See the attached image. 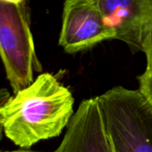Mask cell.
<instances>
[{"label": "cell", "mask_w": 152, "mask_h": 152, "mask_svg": "<svg viewBox=\"0 0 152 152\" xmlns=\"http://www.w3.org/2000/svg\"><path fill=\"white\" fill-rule=\"evenodd\" d=\"M97 98L114 152H152V105L139 90L116 86Z\"/></svg>", "instance_id": "cell-2"}, {"label": "cell", "mask_w": 152, "mask_h": 152, "mask_svg": "<svg viewBox=\"0 0 152 152\" xmlns=\"http://www.w3.org/2000/svg\"><path fill=\"white\" fill-rule=\"evenodd\" d=\"M0 58L14 94L30 86L35 73L42 71L24 0H0Z\"/></svg>", "instance_id": "cell-3"}, {"label": "cell", "mask_w": 152, "mask_h": 152, "mask_svg": "<svg viewBox=\"0 0 152 152\" xmlns=\"http://www.w3.org/2000/svg\"><path fill=\"white\" fill-rule=\"evenodd\" d=\"M115 39L125 42L133 53L142 52L152 18V0H97Z\"/></svg>", "instance_id": "cell-5"}, {"label": "cell", "mask_w": 152, "mask_h": 152, "mask_svg": "<svg viewBox=\"0 0 152 152\" xmlns=\"http://www.w3.org/2000/svg\"><path fill=\"white\" fill-rule=\"evenodd\" d=\"M142 52L145 53L147 67L146 69H150L152 67V18L148 28V31L146 34V37L143 43V50Z\"/></svg>", "instance_id": "cell-8"}, {"label": "cell", "mask_w": 152, "mask_h": 152, "mask_svg": "<svg viewBox=\"0 0 152 152\" xmlns=\"http://www.w3.org/2000/svg\"><path fill=\"white\" fill-rule=\"evenodd\" d=\"M1 152H39V151H32L29 150H17V151H1Z\"/></svg>", "instance_id": "cell-10"}, {"label": "cell", "mask_w": 152, "mask_h": 152, "mask_svg": "<svg viewBox=\"0 0 152 152\" xmlns=\"http://www.w3.org/2000/svg\"><path fill=\"white\" fill-rule=\"evenodd\" d=\"M10 98H11V94L9 91L5 88H0V109ZM3 134H4V130H3V126L0 121V142L3 138Z\"/></svg>", "instance_id": "cell-9"}, {"label": "cell", "mask_w": 152, "mask_h": 152, "mask_svg": "<svg viewBox=\"0 0 152 152\" xmlns=\"http://www.w3.org/2000/svg\"><path fill=\"white\" fill-rule=\"evenodd\" d=\"M72 92L50 73L39 75L1 107L4 135L16 146L30 149L60 135L74 112Z\"/></svg>", "instance_id": "cell-1"}, {"label": "cell", "mask_w": 152, "mask_h": 152, "mask_svg": "<svg viewBox=\"0 0 152 152\" xmlns=\"http://www.w3.org/2000/svg\"><path fill=\"white\" fill-rule=\"evenodd\" d=\"M115 37L97 0H67L64 3L58 44L66 53L89 50Z\"/></svg>", "instance_id": "cell-4"}, {"label": "cell", "mask_w": 152, "mask_h": 152, "mask_svg": "<svg viewBox=\"0 0 152 152\" xmlns=\"http://www.w3.org/2000/svg\"><path fill=\"white\" fill-rule=\"evenodd\" d=\"M139 91L142 95L152 105V67L146 69L145 71L139 76Z\"/></svg>", "instance_id": "cell-7"}, {"label": "cell", "mask_w": 152, "mask_h": 152, "mask_svg": "<svg viewBox=\"0 0 152 152\" xmlns=\"http://www.w3.org/2000/svg\"><path fill=\"white\" fill-rule=\"evenodd\" d=\"M55 152H114L97 97L81 102Z\"/></svg>", "instance_id": "cell-6"}]
</instances>
